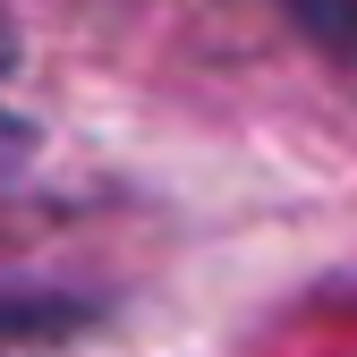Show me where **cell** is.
<instances>
[{"instance_id": "1", "label": "cell", "mask_w": 357, "mask_h": 357, "mask_svg": "<svg viewBox=\"0 0 357 357\" xmlns=\"http://www.w3.org/2000/svg\"><path fill=\"white\" fill-rule=\"evenodd\" d=\"M0 324H9V315H0Z\"/></svg>"}]
</instances>
